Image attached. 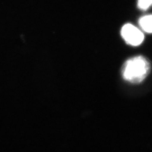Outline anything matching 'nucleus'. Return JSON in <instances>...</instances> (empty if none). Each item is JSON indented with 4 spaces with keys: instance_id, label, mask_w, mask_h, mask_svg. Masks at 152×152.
<instances>
[{
    "instance_id": "20e7f679",
    "label": "nucleus",
    "mask_w": 152,
    "mask_h": 152,
    "mask_svg": "<svg viewBox=\"0 0 152 152\" xmlns=\"http://www.w3.org/2000/svg\"><path fill=\"white\" fill-rule=\"evenodd\" d=\"M152 5V0H138V7L141 10H147Z\"/></svg>"
},
{
    "instance_id": "f03ea898",
    "label": "nucleus",
    "mask_w": 152,
    "mask_h": 152,
    "mask_svg": "<svg viewBox=\"0 0 152 152\" xmlns=\"http://www.w3.org/2000/svg\"><path fill=\"white\" fill-rule=\"evenodd\" d=\"M121 36L128 45L138 46L143 42L144 36L140 30L131 24H126L121 29Z\"/></svg>"
},
{
    "instance_id": "f257e3e1",
    "label": "nucleus",
    "mask_w": 152,
    "mask_h": 152,
    "mask_svg": "<svg viewBox=\"0 0 152 152\" xmlns=\"http://www.w3.org/2000/svg\"><path fill=\"white\" fill-rule=\"evenodd\" d=\"M150 70V63L145 57L135 56L129 59L124 64L122 75L125 81L138 84L147 77Z\"/></svg>"
},
{
    "instance_id": "7ed1b4c3",
    "label": "nucleus",
    "mask_w": 152,
    "mask_h": 152,
    "mask_svg": "<svg viewBox=\"0 0 152 152\" xmlns=\"http://www.w3.org/2000/svg\"><path fill=\"white\" fill-rule=\"evenodd\" d=\"M139 24L143 30L152 33V15H148L140 18Z\"/></svg>"
}]
</instances>
